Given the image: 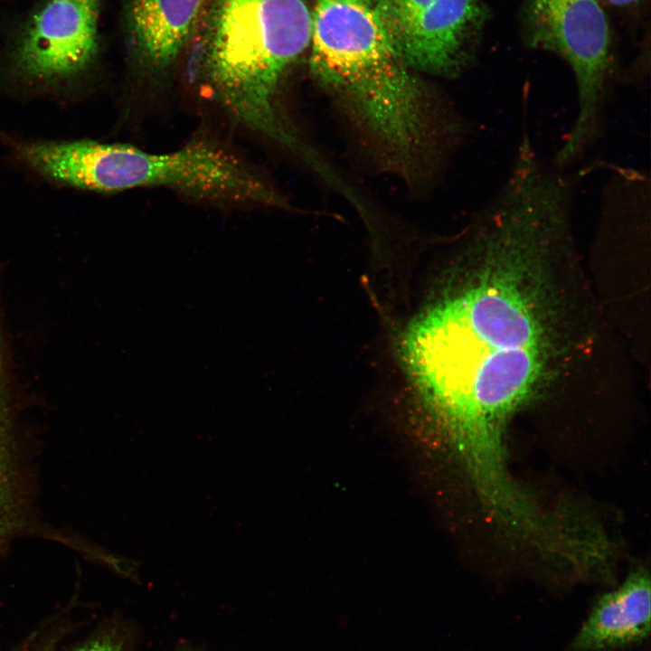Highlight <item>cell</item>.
Wrapping results in <instances>:
<instances>
[{
	"mask_svg": "<svg viewBox=\"0 0 651 651\" xmlns=\"http://www.w3.org/2000/svg\"><path fill=\"white\" fill-rule=\"evenodd\" d=\"M482 268L407 329L401 350L425 399L462 449L484 452L501 440L507 416L532 392L545 362V334L522 266L535 250L510 231L480 235Z\"/></svg>",
	"mask_w": 651,
	"mask_h": 651,
	"instance_id": "6da1fadb",
	"label": "cell"
},
{
	"mask_svg": "<svg viewBox=\"0 0 651 651\" xmlns=\"http://www.w3.org/2000/svg\"><path fill=\"white\" fill-rule=\"evenodd\" d=\"M310 65L314 75L363 123L392 160L409 167L437 140L457 143L464 122L431 115L422 88L385 33L373 5L317 0Z\"/></svg>",
	"mask_w": 651,
	"mask_h": 651,
	"instance_id": "7a4b0ae2",
	"label": "cell"
},
{
	"mask_svg": "<svg viewBox=\"0 0 651 651\" xmlns=\"http://www.w3.org/2000/svg\"><path fill=\"white\" fill-rule=\"evenodd\" d=\"M304 0H212L200 67L222 106L248 128L297 147L278 107L289 66L310 45Z\"/></svg>",
	"mask_w": 651,
	"mask_h": 651,
	"instance_id": "3957f363",
	"label": "cell"
},
{
	"mask_svg": "<svg viewBox=\"0 0 651 651\" xmlns=\"http://www.w3.org/2000/svg\"><path fill=\"white\" fill-rule=\"evenodd\" d=\"M43 170L52 181L98 192L164 186L215 202L268 206L283 203L242 161L206 140L165 154L123 144L53 141L45 150Z\"/></svg>",
	"mask_w": 651,
	"mask_h": 651,
	"instance_id": "277c9868",
	"label": "cell"
},
{
	"mask_svg": "<svg viewBox=\"0 0 651 651\" xmlns=\"http://www.w3.org/2000/svg\"><path fill=\"white\" fill-rule=\"evenodd\" d=\"M523 43L561 58L571 69L577 113L552 161L579 164L602 137L608 107L622 80L607 11L599 0H523L519 12Z\"/></svg>",
	"mask_w": 651,
	"mask_h": 651,
	"instance_id": "5b68a950",
	"label": "cell"
},
{
	"mask_svg": "<svg viewBox=\"0 0 651 651\" xmlns=\"http://www.w3.org/2000/svg\"><path fill=\"white\" fill-rule=\"evenodd\" d=\"M101 0H48L32 17L14 53L16 68L39 82L85 71L99 47Z\"/></svg>",
	"mask_w": 651,
	"mask_h": 651,
	"instance_id": "8992f818",
	"label": "cell"
},
{
	"mask_svg": "<svg viewBox=\"0 0 651 651\" xmlns=\"http://www.w3.org/2000/svg\"><path fill=\"white\" fill-rule=\"evenodd\" d=\"M489 17L483 0H434L385 33L410 68L457 77L476 60Z\"/></svg>",
	"mask_w": 651,
	"mask_h": 651,
	"instance_id": "52a82bcc",
	"label": "cell"
},
{
	"mask_svg": "<svg viewBox=\"0 0 651 651\" xmlns=\"http://www.w3.org/2000/svg\"><path fill=\"white\" fill-rule=\"evenodd\" d=\"M203 0H127L126 27L132 57L150 72L172 65L191 37Z\"/></svg>",
	"mask_w": 651,
	"mask_h": 651,
	"instance_id": "ba28073f",
	"label": "cell"
},
{
	"mask_svg": "<svg viewBox=\"0 0 651 651\" xmlns=\"http://www.w3.org/2000/svg\"><path fill=\"white\" fill-rule=\"evenodd\" d=\"M650 610L649 575L634 571L597 599L568 651H610L641 643L650 635Z\"/></svg>",
	"mask_w": 651,
	"mask_h": 651,
	"instance_id": "9c48e42d",
	"label": "cell"
},
{
	"mask_svg": "<svg viewBox=\"0 0 651 651\" xmlns=\"http://www.w3.org/2000/svg\"><path fill=\"white\" fill-rule=\"evenodd\" d=\"M434 0H377L373 5L376 14L387 31L410 19Z\"/></svg>",
	"mask_w": 651,
	"mask_h": 651,
	"instance_id": "30bf717a",
	"label": "cell"
},
{
	"mask_svg": "<svg viewBox=\"0 0 651 651\" xmlns=\"http://www.w3.org/2000/svg\"><path fill=\"white\" fill-rule=\"evenodd\" d=\"M603 8L619 14H638L648 5L649 0H599Z\"/></svg>",
	"mask_w": 651,
	"mask_h": 651,
	"instance_id": "8fae6325",
	"label": "cell"
},
{
	"mask_svg": "<svg viewBox=\"0 0 651 651\" xmlns=\"http://www.w3.org/2000/svg\"><path fill=\"white\" fill-rule=\"evenodd\" d=\"M76 651H122V649L109 638H99L85 644Z\"/></svg>",
	"mask_w": 651,
	"mask_h": 651,
	"instance_id": "7c38bea8",
	"label": "cell"
},
{
	"mask_svg": "<svg viewBox=\"0 0 651 651\" xmlns=\"http://www.w3.org/2000/svg\"><path fill=\"white\" fill-rule=\"evenodd\" d=\"M341 1H348V2H354V3H361V4L374 5V4L377 0H341Z\"/></svg>",
	"mask_w": 651,
	"mask_h": 651,
	"instance_id": "4fadbf2b",
	"label": "cell"
}]
</instances>
